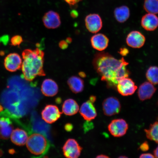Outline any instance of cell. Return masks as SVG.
I'll use <instances>...</instances> for the list:
<instances>
[{"instance_id": "obj_38", "label": "cell", "mask_w": 158, "mask_h": 158, "mask_svg": "<svg viewBox=\"0 0 158 158\" xmlns=\"http://www.w3.org/2000/svg\"><path fill=\"white\" fill-rule=\"evenodd\" d=\"M79 75H80V76L82 77H86V74L85 73H84L81 72L79 73Z\"/></svg>"}, {"instance_id": "obj_20", "label": "cell", "mask_w": 158, "mask_h": 158, "mask_svg": "<svg viewBox=\"0 0 158 158\" xmlns=\"http://www.w3.org/2000/svg\"><path fill=\"white\" fill-rule=\"evenodd\" d=\"M62 111L66 115L72 116L77 113L79 106L77 102L72 98L65 100L63 104Z\"/></svg>"}, {"instance_id": "obj_15", "label": "cell", "mask_w": 158, "mask_h": 158, "mask_svg": "<svg viewBox=\"0 0 158 158\" xmlns=\"http://www.w3.org/2000/svg\"><path fill=\"white\" fill-rule=\"evenodd\" d=\"M90 41L93 48L102 51L107 48L109 40L106 35L102 33H98L92 37Z\"/></svg>"}, {"instance_id": "obj_18", "label": "cell", "mask_w": 158, "mask_h": 158, "mask_svg": "<svg viewBox=\"0 0 158 158\" xmlns=\"http://www.w3.org/2000/svg\"><path fill=\"white\" fill-rule=\"evenodd\" d=\"M13 126L9 118H0V138L7 139L10 137L13 131Z\"/></svg>"}, {"instance_id": "obj_21", "label": "cell", "mask_w": 158, "mask_h": 158, "mask_svg": "<svg viewBox=\"0 0 158 158\" xmlns=\"http://www.w3.org/2000/svg\"><path fill=\"white\" fill-rule=\"evenodd\" d=\"M68 84L70 90L74 94H78L83 90L84 81L79 77L73 76L69 78Z\"/></svg>"}, {"instance_id": "obj_8", "label": "cell", "mask_w": 158, "mask_h": 158, "mask_svg": "<svg viewBox=\"0 0 158 158\" xmlns=\"http://www.w3.org/2000/svg\"><path fill=\"white\" fill-rule=\"evenodd\" d=\"M41 116L46 123L51 124L54 123L60 117L62 113L59 108L54 105H47L41 112Z\"/></svg>"}, {"instance_id": "obj_36", "label": "cell", "mask_w": 158, "mask_h": 158, "mask_svg": "<svg viewBox=\"0 0 158 158\" xmlns=\"http://www.w3.org/2000/svg\"><path fill=\"white\" fill-rule=\"evenodd\" d=\"M96 158H109L108 156L105 155H100L98 156H97Z\"/></svg>"}, {"instance_id": "obj_35", "label": "cell", "mask_w": 158, "mask_h": 158, "mask_svg": "<svg viewBox=\"0 0 158 158\" xmlns=\"http://www.w3.org/2000/svg\"><path fill=\"white\" fill-rule=\"evenodd\" d=\"M96 98L95 96H91L89 98V100L92 102H94L96 101Z\"/></svg>"}, {"instance_id": "obj_39", "label": "cell", "mask_w": 158, "mask_h": 158, "mask_svg": "<svg viewBox=\"0 0 158 158\" xmlns=\"http://www.w3.org/2000/svg\"><path fill=\"white\" fill-rule=\"evenodd\" d=\"M3 108L2 106L0 105V111H2L3 110Z\"/></svg>"}, {"instance_id": "obj_7", "label": "cell", "mask_w": 158, "mask_h": 158, "mask_svg": "<svg viewBox=\"0 0 158 158\" xmlns=\"http://www.w3.org/2000/svg\"><path fill=\"white\" fill-rule=\"evenodd\" d=\"M102 109L105 115L111 116L119 113L121 109V105L118 98L110 97L104 101Z\"/></svg>"}, {"instance_id": "obj_33", "label": "cell", "mask_w": 158, "mask_h": 158, "mask_svg": "<svg viewBox=\"0 0 158 158\" xmlns=\"http://www.w3.org/2000/svg\"><path fill=\"white\" fill-rule=\"evenodd\" d=\"M65 127L67 131H70L72 129V126H71L70 124H67Z\"/></svg>"}, {"instance_id": "obj_13", "label": "cell", "mask_w": 158, "mask_h": 158, "mask_svg": "<svg viewBox=\"0 0 158 158\" xmlns=\"http://www.w3.org/2000/svg\"><path fill=\"white\" fill-rule=\"evenodd\" d=\"M80 113L84 119L88 121L94 120L97 115L94 102L90 100L84 102L82 105L80 109Z\"/></svg>"}, {"instance_id": "obj_24", "label": "cell", "mask_w": 158, "mask_h": 158, "mask_svg": "<svg viewBox=\"0 0 158 158\" xmlns=\"http://www.w3.org/2000/svg\"><path fill=\"white\" fill-rule=\"evenodd\" d=\"M146 77L149 81L153 84H158V67H149L146 73Z\"/></svg>"}, {"instance_id": "obj_28", "label": "cell", "mask_w": 158, "mask_h": 158, "mask_svg": "<svg viewBox=\"0 0 158 158\" xmlns=\"http://www.w3.org/2000/svg\"><path fill=\"white\" fill-rule=\"evenodd\" d=\"M149 144H148L147 142H144L143 144H142L140 146L139 149L142 151L146 152L148 151L149 149Z\"/></svg>"}, {"instance_id": "obj_37", "label": "cell", "mask_w": 158, "mask_h": 158, "mask_svg": "<svg viewBox=\"0 0 158 158\" xmlns=\"http://www.w3.org/2000/svg\"><path fill=\"white\" fill-rule=\"evenodd\" d=\"M67 42L69 43V44H70L71 43H72V38H70V37H68L67 38L66 40Z\"/></svg>"}, {"instance_id": "obj_19", "label": "cell", "mask_w": 158, "mask_h": 158, "mask_svg": "<svg viewBox=\"0 0 158 158\" xmlns=\"http://www.w3.org/2000/svg\"><path fill=\"white\" fill-rule=\"evenodd\" d=\"M12 142L17 145H24L27 143L28 137L27 134L24 130L16 128L13 130L11 135Z\"/></svg>"}, {"instance_id": "obj_23", "label": "cell", "mask_w": 158, "mask_h": 158, "mask_svg": "<svg viewBox=\"0 0 158 158\" xmlns=\"http://www.w3.org/2000/svg\"><path fill=\"white\" fill-rule=\"evenodd\" d=\"M145 131L148 139L158 143V121L151 124L149 129H145Z\"/></svg>"}, {"instance_id": "obj_26", "label": "cell", "mask_w": 158, "mask_h": 158, "mask_svg": "<svg viewBox=\"0 0 158 158\" xmlns=\"http://www.w3.org/2000/svg\"><path fill=\"white\" fill-rule=\"evenodd\" d=\"M22 37L19 35H16L13 36L11 40V44L13 46H19L23 42Z\"/></svg>"}, {"instance_id": "obj_22", "label": "cell", "mask_w": 158, "mask_h": 158, "mask_svg": "<svg viewBox=\"0 0 158 158\" xmlns=\"http://www.w3.org/2000/svg\"><path fill=\"white\" fill-rule=\"evenodd\" d=\"M114 13L116 20L120 23L125 22L129 19L130 16L129 9L125 6L116 8Z\"/></svg>"}, {"instance_id": "obj_6", "label": "cell", "mask_w": 158, "mask_h": 158, "mask_svg": "<svg viewBox=\"0 0 158 158\" xmlns=\"http://www.w3.org/2000/svg\"><path fill=\"white\" fill-rule=\"evenodd\" d=\"M128 129V124L123 119H114L108 126L110 133L116 137H121L125 135Z\"/></svg>"}, {"instance_id": "obj_29", "label": "cell", "mask_w": 158, "mask_h": 158, "mask_svg": "<svg viewBox=\"0 0 158 158\" xmlns=\"http://www.w3.org/2000/svg\"><path fill=\"white\" fill-rule=\"evenodd\" d=\"M64 1L68 4L70 6H73L76 5L82 0H64Z\"/></svg>"}, {"instance_id": "obj_31", "label": "cell", "mask_w": 158, "mask_h": 158, "mask_svg": "<svg viewBox=\"0 0 158 158\" xmlns=\"http://www.w3.org/2000/svg\"><path fill=\"white\" fill-rule=\"evenodd\" d=\"M140 158H155L154 156L150 153H144L140 156Z\"/></svg>"}, {"instance_id": "obj_1", "label": "cell", "mask_w": 158, "mask_h": 158, "mask_svg": "<svg viewBox=\"0 0 158 158\" xmlns=\"http://www.w3.org/2000/svg\"><path fill=\"white\" fill-rule=\"evenodd\" d=\"M93 64L102 80L106 82L109 88L116 87L118 82L130 74L127 68L128 63L124 58L116 59L108 53H97Z\"/></svg>"}, {"instance_id": "obj_34", "label": "cell", "mask_w": 158, "mask_h": 158, "mask_svg": "<svg viewBox=\"0 0 158 158\" xmlns=\"http://www.w3.org/2000/svg\"><path fill=\"white\" fill-rule=\"evenodd\" d=\"M154 156L156 158H158V146L154 151Z\"/></svg>"}, {"instance_id": "obj_2", "label": "cell", "mask_w": 158, "mask_h": 158, "mask_svg": "<svg viewBox=\"0 0 158 158\" xmlns=\"http://www.w3.org/2000/svg\"><path fill=\"white\" fill-rule=\"evenodd\" d=\"M22 56V70L26 80L32 81L37 76H45L43 69L44 53L42 50L39 48L34 50L25 49Z\"/></svg>"}, {"instance_id": "obj_17", "label": "cell", "mask_w": 158, "mask_h": 158, "mask_svg": "<svg viewBox=\"0 0 158 158\" xmlns=\"http://www.w3.org/2000/svg\"><path fill=\"white\" fill-rule=\"evenodd\" d=\"M41 91L45 96L53 97L58 93V86L54 81L51 79H46L42 83Z\"/></svg>"}, {"instance_id": "obj_27", "label": "cell", "mask_w": 158, "mask_h": 158, "mask_svg": "<svg viewBox=\"0 0 158 158\" xmlns=\"http://www.w3.org/2000/svg\"><path fill=\"white\" fill-rule=\"evenodd\" d=\"M69 43L66 40H62L59 43V46L62 49H65L68 48Z\"/></svg>"}, {"instance_id": "obj_3", "label": "cell", "mask_w": 158, "mask_h": 158, "mask_svg": "<svg viewBox=\"0 0 158 158\" xmlns=\"http://www.w3.org/2000/svg\"><path fill=\"white\" fill-rule=\"evenodd\" d=\"M27 149L33 155H42L46 153L49 149V144L47 138L40 133L31 134L27 142Z\"/></svg>"}, {"instance_id": "obj_14", "label": "cell", "mask_w": 158, "mask_h": 158, "mask_svg": "<svg viewBox=\"0 0 158 158\" xmlns=\"http://www.w3.org/2000/svg\"><path fill=\"white\" fill-rule=\"evenodd\" d=\"M156 90V89L149 82H145L140 86L138 89V94L139 99L144 101L149 99L153 96Z\"/></svg>"}, {"instance_id": "obj_5", "label": "cell", "mask_w": 158, "mask_h": 158, "mask_svg": "<svg viewBox=\"0 0 158 158\" xmlns=\"http://www.w3.org/2000/svg\"><path fill=\"white\" fill-rule=\"evenodd\" d=\"M118 91L122 96L131 95L137 89V87L131 78L126 77L122 78L116 86Z\"/></svg>"}, {"instance_id": "obj_32", "label": "cell", "mask_w": 158, "mask_h": 158, "mask_svg": "<svg viewBox=\"0 0 158 158\" xmlns=\"http://www.w3.org/2000/svg\"><path fill=\"white\" fill-rule=\"evenodd\" d=\"M71 15L73 18H76L78 17V12L75 10H73L71 11Z\"/></svg>"}, {"instance_id": "obj_11", "label": "cell", "mask_w": 158, "mask_h": 158, "mask_svg": "<svg viewBox=\"0 0 158 158\" xmlns=\"http://www.w3.org/2000/svg\"><path fill=\"white\" fill-rule=\"evenodd\" d=\"M145 36L138 31H133L127 35L126 42L128 46L134 48H139L143 46L145 42Z\"/></svg>"}, {"instance_id": "obj_25", "label": "cell", "mask_w": 158, "mask_h": 158, "mask_svg": "<svg viewBox=\"0 0 158 158\" xmlns=\"http://www.w3.org/2000/svg\"><path fill=\"white\" fill-rule=\"evenodd\" d=\"M143 7L149 13L158 14V0H145Z\"/></svg>"}, {"instance_id": "obj_9", "label": "cell", "mask_w": 158, "mask_h": 158, "mask_svg": "<svg viewBox=\"0 0 158 158\" xmlns=\"http://www.w3.org/2000/svg\"><path fill=\"white\" fill-rule=\"evenodd\" d=\"M86 28L89 32L95 33L101 30L102 27L101 18L97 14H91L85 19Z\"/></svg>"}, {"instance_id": "obj_4", "label": "cell", "mask_w": 158, "mask_h": 158, "mask_svg": "<svg viewBox=\"0 0 158 158\" xmlns=\"http://www.w3.org/2000/svg\"><path fill=\"white\" fill-rule=\"evenodd\" d=\"M82 149L77 141L73 139L67 140L62 148L64 156L68 158H78L81 155Z\"/></svg>"}, {"instance_id": "obj_16", "label": "cell", "mask_w": 158, "mask_h": 158, "mask_svg": "<svg viewBox=\"0 0 158 158\" xmlns=\"http://www.w3.org/2000/svg\"><path fill=\"white\" fill-rule=\"evenodd\" d=\"M141 25L146 30L155 31L158 27V17L155 14L148 13L142 17Z\"/></svg>"}, {"instance_id": "obj_12", "label": "cell", "mask_w": 158, "mask_h": 158, "mask_svg": "<svg viewBox=\"0 0 158 158\" xmlns=\"http://www.w3.org/2000/svg\"><path fill=\"white\" fill-rule=\"evenodd\" d=\"M44 26L49 29L58 28L61 25L60 16L58 13L53 11H49L45 13L43 18Z\"/></svg>"}, {"instance_id": "obj_40", "label": "cell", "mask_w": 158, "mask_h": 158, "mask_svg": "<svg viewBox=\"0 0 158 158\" xmlns=\"http://www.w3.org/2000/svg\"><path fill=\"white\" fill-rule=\"evenodd\" d=\"M120 158H121V157H122V158H124V157H127L126 156H122V157H119Z\"/></svg>"}, {"instance_id": "obj_10", "label": "cell", "mask_w": 158, "mask_h": 158, "mask_svg": "<svg viewBox=\"0 0 158 158\" xmlns=\"http://www.w3.org/2000/svg\"><path fill=\"white\" fill-rule=\"evenodd\" d=\"M22 60L17 53H11L6 57L4 66L6 69L10 72H15L21 68Z\"/></svg>"}, {"instance_id": "obj_30", "label": "cell", "mask_w": 158, "mask_h": 158, "mask_svg": "<svg viewBox=\"0 0 158 158\" xmlns=\"http://www.w3.org/2000/svg\"><path fill=\"white\" fill-rule=\"evenodd\" d=\"M119 53L122 56H126L129 53V51L127 48H123L120 49Z\"/></svg>"}]
</instances>
